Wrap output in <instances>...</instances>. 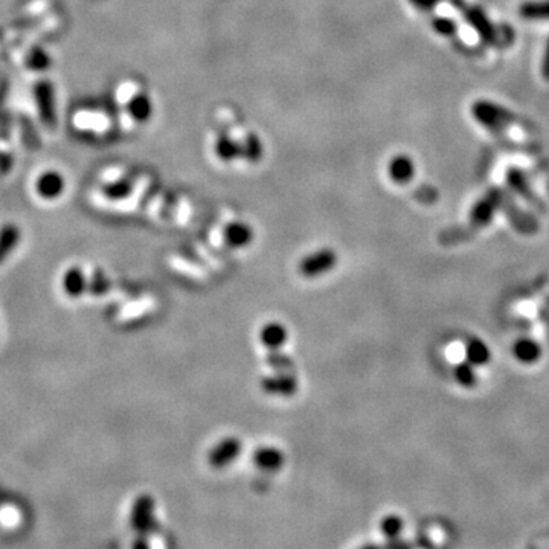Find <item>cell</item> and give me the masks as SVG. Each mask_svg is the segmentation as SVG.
<instances>
[{
    "label": "cell",
    "instance_id": "obj_12",
    "mask_svg": "<svg viewBox=\"0 0 549 549\" xmlns=\"http://www.w3.org/2000/svg\"><path fill=\"white\" fill-rule=\"evenodd\" d=\"M18 240H20V230L17 226L6 225L0 229V263H4L16 249Z\"/></svg>",
    "mask_w": 549,
    "mask_h": 549
},
{
    "label": "cell",
    "instance_id": "obj_6",
    "mask_svg": "<svg viewBox=\"0 0 549 549\" xmlns=\"http://www.w3.org/2000/svg\"><path fill=\"white\" fill-rule=\"evenodd\" d=\"M221 237L223 242L230 249H246L247 246L252 244L255 240V232L252 226L243 220H232L225 225L223 230H221Z\"/></svg>",
    "mask_w": 549,
    "mask_h": 549
},
{
    "label": "cell",
    "instance_id": "obj_3",
    "mask_svg": "<svg viewBox=\"0 0 549 549\" xmlns=\"http://www.w3.org/2000/svg\"><path fill=\"white\" fill-rule=\"evenodd\" d=\"M243 451V441L238 437H225L213 446L208 454V464L214 470H225L240 458Z\"/></svg>",
    "mask_w": 549,
    "mask_h": 549
},
{
    "label": "cell",
    "instance_id": "obj_11",
    "mask_svg": "<svg viewBox=\"0 0 549 549\" xmlns=\"http://www.w3.org/2000/svg\"><path fill=\"white\" fill-rule=\"evenodd\" d=\"M37 101H38V107H40L42 118L46 121V124H52L55 119V114H54V96H52L51 84L43 83L38 85Z\"/></svg>",
    "mask_w": 549,
    "mask_h": 549
},
{
    "label": "cell",
    "instance_id": "obj_13",
    "mask_svg": "<svg viewBox=\"0 0 549 549\" xmlns=\"http://www.w3.org/2000/svg\"><path fill=\"white\" fill-rule=\"evenodd\" d=\"M466 354H467V362H470L471 365H476V366L485 365L490 360L488 346L479 339L470 341V343L467 345V348H466Z\"/></svg>",
    "mask_w": 549,
    "mask_h": 549
},
{
    "label": "cell",
    "instance_id": "obj_18",
    "mask_svg": "<svg viewBox=\"0 0 549 549\" xmlns=\"http://www.w3.org/2000/svg\"><path fill=\"white\" fill-rule=\"evenodd\" d=\"M31 63H33V67H35V69H43V67L47 66V59H46L43 52L37 51L35 57L31 60Z\"/></svg>",
    "mask_w": 549,
    "mask_h": 549
},
{
    "label": "cell",
    "instance_id": "obj_2",
    "mask_svg": "<svg viewBox=\"0 0 549 549\" xmlns=\"http://www.w3.org/2000/svg\"><path fill=\"white\" fill-rule=\"evenodd\" d=\"M130 525L138 536L146 537L156 528V500L151 495H141L134 500L130 512Z\"/></svg>",
    "mask_w": 549,
    "mask_h": 549
},
{
    "label": "cell",
    "instance_id": "obj_1",
    "mask_svg": "<svg viewBox=\"0 0 549 549\" xmlns=\"http://www.w3.org/2000/svg\"><path fill=\"white\" fill-rule=\"evenodd\" d=\"M339 263V255L331 247H321L302 256L297 263V273L304 279H316L334 271Z\"/></svg>",
    "mask_w": 549,
    "mask_h": 549
},
{
    "label": "cell",
    "instance_id": "obj_4",
    "mask_svg": "<svg viewBox=\"0 0 549 549\" xmlns=\"http://www.w3.org/2000/svg\"><path fill=\"white\" fill-rule=\"evenodd\" d=\"M259 386H261L263 392L267 394V396L288 399V397H293L297 392L300 382H297L296 375L285 371H279L276 374H271L263 377V380L259 382Z\"/></svg>",
    "mask_w": 549,
    "mask_h": 549
},
{
    "label": "cell",
    "instance_id": "obj_8",
    "mask_svg": "<svg viewBox=\"0 0 549 549\" xmlns=\"http://www.w3.org/2000/svg\"><path fill=\"white\" fill-rule=\"evenodd\" d=\"M63 288L69 297H81L89 290V279L85 278L83 268L75 266L64 273L63 278Z\"/></svg>",
    "mask_w": 549,
    "mask_h": 549
},
{
    "label": "cell",
    "instance_id": "obj_16",
    "mask_svg": "<svg viewBox=\"0 0 549 549\" xmlns=\"http://www.w3.org/2000/svg\"><path fill=\"white\" fill-rule=\"evenodd\" d=\"M455 375H456L458 383L462 384V386L471 388V386H475V384H476V374H475L473 366H471L470 362H461L456 366Z\"/></svg>",
    "mask_w": 549,
    "mask_h": 549
},
{
    "label": "cell",
    "instance_id": "obj_15",
    "mask_svg": "<svg viewBox=\"0 0 549 549\" xmlns=\"http://www.w3.org/2000/svg\"><path fill=\"white\" fill-rule=\"evenodd\" d=\"M112 283L101 268H96L89 281V292L93 296H104L110 290Z\"/></svg>",
    "mask_w": 549,
    "mask_h": 549
},
{
    "label": "cell",
    "instance_id": "obj_17",
    "mask_svg": "<svg viewBox=\"0 0 549 549\" xmlns=\"http://www.w3.org/2000/svg\"><path fill=\"white\" fill-rule=\"evenodd\" d=\"M131 192V185L129 182H117L113 185H107L104 188V194L107 199L112 200H121L129 197Z\"/></svg>",
    "mask_w": 549,
    "mask_h": 549
},
{
    "label": "cell",
    "instance_id": "obj_5",
    "mask_svg": "<svg viewBox=\"0 0 549 549\" xmlns=\"http://www.w3.org/2000/svg\"><path fill=\"white\" fill-rule=\"evenodd\" d=\"M252 464L259 471H264V473H278L285 464V454L281 449L272 444L259 446L252 454Z\"/></svg>",
    "mask_w": 549,
    "mask_h": 549
},
{
    "label": "cell",
    "instance_id": "obj_10",
    "mask_svg": "<svg viewBox=\"0 0 549 549\" xmlns=\"http://www.w3.org/2000/svg\"><path fill=\"white\" fill-rule=\"evenodd\" d=\"M514 358L522 363H534L541 359L542 348L533 339H519L513 346Z\"/></svg>",
    "mask_w": 549,
    "mask_h": 549
},
{
    "label": "cell",
    "instance_id": "obj_14",
    "mask_svg": "<svg viewBox=\"0 0 549 549\" xmlns=\"http://www.w3.org/2000/svg\"><path fill=\"white\" fill-rule=\"evenodd\" d=\"M404 529V520L399 514H388L384 516L380 520V533L389 538V541H394V538H399Z\"/></svg>",
    "mask_w": 549,
    "mask_h": 549
},
{
    "label": "cell",
    "instance_id": "obj_7",
    "mask_svg": "<svg viewBox=\"0 0 549 549\" xmlns=\"http://www.w3.org/2000/svg\"><path fill=\"white\" fill-rule=\"evenodd\" d=\"M288 337H290V333H288L287 325L279 321H268L261 325L258 331L259 343L271 353L281 351L287 345Z\"/></svg>",
    "mask_w": 549,
    "mask_h": 549
},
{
    "label": "cell",
    "instance_id": "obj_9",
    "mask_svg": "<svg viewBox=\"0 0 549 549\" xmlns=\"http://www.w3.org/2000/svg\"><path fill=\"white\" fill-rule=\"evenodd\" d=\"M37 189L43 199H57L64 189V180L57 172H46L38 180Z\"/></svg>",
    "mask_w": 549,
    "mask_h": 549
}]
</instances>
